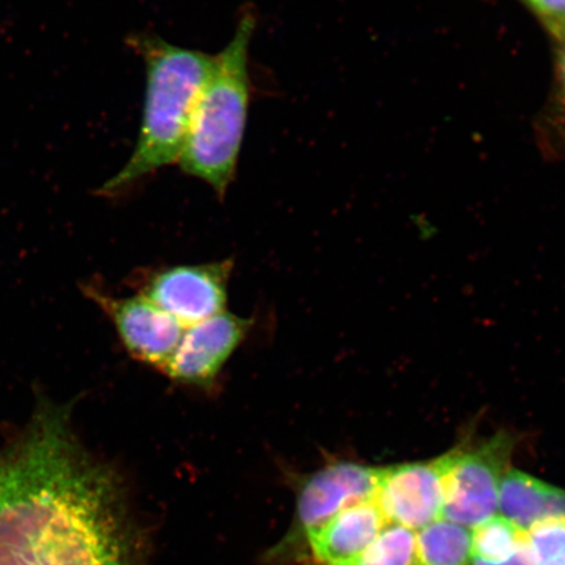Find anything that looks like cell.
Segmentation results:
<instances>
[{
	"instance_id": "cell-1",
	"label": "cell",
	"mask_w": 565,
	"mask_h": 565,
	"mask_svg": "<svg viewBox=\"0 0 565 565\" xmlns=\"http://www.w3.org/2000/svg\"><path fill=\"white\" fill-rule=\"evenodd\" d=\"M40 398L0 449V565H145L115 471Z\"/></svg>"
},
{
	"instance_id": "cell-2",
	"label": "cell",
	"mask_w": 565,
	"mask_h": 565,
	"mask_svg": "<svg viewBox=\"0 0 565 565\" xmlns=\"http://www.w3.org/2000/svg\"><path fill=\"white\" fill-rule=\"evenodd\" d=\"M146 66L143 117L129 161L100 193L116 196L179 162L194 105L210 74L214 55L177 46L154 33L127 40Z\"/></svg>"
},
{
	"instance_id": "cell-3",
	"label": "cell",
	"mask_w": 565,
	"mask_h": 565,
	"mask_svg": "<svg viewBox=\"0 0 565 565\" xmlns=\"http://www.w3.org/2000/svg\"><path fill=\"white\" fill-rule=\"evenodd\" d=\"M256 12L243 11L235 34L214 62L196 98L179 164L224 198L235 180L252 98L249 47Z\"/></svg>"
},
{
	"instance_id": "cell-4",
	"label": "cell",
	"mask_w": 565,
	"mask_h": 565,
	"mask_svg": "<svg viewBox=\"0 0 565 565\" xmlns=\"http://www.w3.org/2000/svg\"><path fill=\"white\" fill-rule=\"evenodd\" d=\"M514 447L513 435L500 430L471 447L459 444L449 450L441 519L471 529L497 515Z\"/></svg>"
},
{
	"instance_id": "cell-5",
	"label": "cell",
	"mask_w": 565,
	"mask_h": 565,
	"mask_svg": "<svg viewBox=\"0 0 565 565\" xmlns=\"http://www.w3.org/2000/svg\"><path fill=\"white\" fill-rule=\"evenodd\" d=\"M384 469L338 459L309 475L292 476L294 520L278 545H291L344 508L374 499Z\"/></svg>"
},
{
	"instance_id": "cell-6",
	"label": "cell",
	"mask_w": 565,
	"mask_h": 565,
	"mask_svg": "<svg viewBox=\"0 0 565 565\" xmlns=\"http://www.w3.org/2000/svg\"><path fill=\"white\" fill-rule=\"evenodd\" d=\"M232 260L174 266L151 275L140 295L188 329L225 312Z\"/></svg>"
},
{
	"instance_id": "cell-7",
	"label": "cell",
	"mask_w": 565,
	"mask_h": 565,
	"mask_svg": "<svg viewBox=\"0 0 565 565\" xmlns=\"http://www.w3.org/2000/svg\"><path fill=\"white\" fill-rule=\"evenodd\" d=\"M83 292L110 318L134 359L161 372L166 369L185 333L174 317L140 294L113 298L89 285L83 287Z\"/></svg>"
},
{
	"instance_id": "cell-8",
	"label": "cell",
	"mask_w": 565,
	"mask_h": 565,
	"mask_svg": "<svg viewBox=\"0 0 565 565\" xmlns=\"http://www.w3.org/2000/svg\"><path fill=\"white\" fill-rule=\"evenodd\" d=\"M447 454L384 469L376 501L387 524L418 530L441 519Z\"/></svg>"
},
{
	"instance_id": "cell-9",
	"label": "cell",
	"mask_w": 565,
	"mask_h": 565,
	"mask_svg": "<svg viewBox=\"0 0 565 565\" xmlns=\"http://www.w3.org/2000/svg\"><path fill=\"white\" fill-rule=\"evenodd\" d=\"M252 327V320L227 310L193 324L162 373L180 385L211 387Z\"/></svg>"
},
{
	"instance_id": "cell-10",
	"label": "cell",
	"mask_w": 565,
	"mask_h": 565,
	"mask_svg": "<svg viewBox=\"0 0 565 565\" xmlns=\"http://www.w3.org/2000/svg\"><path fill=\"white\" fill-rule=\"evenodd\" d=\"M499 512L522 532L543 520H565V490L511 468L501 482Z\"/></svg>"
},
{
	"instance_id": "cell-11",
	"label": "cell",
	"mask_w": 565,
	"mask_h": 565,
	"mask_svg": "<svg viewBox=\"0 0 565 565\" xmlns=\"http://www.w3.org/2000/svg\"><path fill=\"white\" fill-rule=\"evenodd\" d=\"M471 529L440 519L416 532V565H471Z\"/></svg>"
},
{
	"instance_id": "cell-12",
	"label": "cell",
	"mask_w": 565,
	"mask_h": 565,
	"mask_svg": "<svg viewBox=\"0 0 565 565\" xmlns=\"http://www.w3.org/2000/svg\"><path fill=\"white\" fill-rule=\"evenodd\" d=\"M525 532L503 515H493L471 529L472 555L477 559L499 563L511 557L524 540Z\"/></svg>"
},
{
	"instance_id": "cell-13",
	"label": "cell",
	"mask_w": 565,
	"mask_h": 565,
	"mask_svg": "<svg viewBox=\"0 0 565 565\" xmlns=\"http://www.w3.org/2000/svg\"><path fill=\"white\" fill-rule=\"evenodd\" d=\"M352 565H416V532L387 524Z\"/></svg>"
},
{
	"instance_id": "cell-14",
	"label": "cell",
	"mask_w": 565,
	"mask_h": 565,
	"mask_svg": "<svg viewBox=\"0 0 565 565\" xmlns=\"http://www.w3.org/2000/svg\"><path fill=\"white\" fill-rule=\"evenodd\" d=\"M525 541L533 565H565V520L536 522Z\"/></svg>"
},
{
	"instance_id": "cell-15",
	"label": "cell",
	"mask_w": 565,
	"mask_h": 565,
	"mask_svg": "<svg viewBox=\"0 0 565 565\" xmlns=\"http://www.w3.org/2000/svg\"><path fill=\"white\" fill-rule=\"evenodd\" d=\"M550 23L559 31L565 20V0H527Z\"/></svg>"
},
{
	"instance_id": "cell-16",
	"label": "cell",
	"mask_w": 565,
	"mask_h": 565,
	"mask_svg": "<svg viewBox=\"0 0 565 565\" xmlns=\"http://www.w3.org/2000/svg\"><path fill=\"white\" fill-rule=\"evenodd\" d=\"M471 565H533L532 557H530L525 536L524 540L520 543L518 550L514 551L511 557H508L504 562L499 563H490L477 559V557H472Z\"/></svg>"
},
{
	"instance_id": "cell-17",
	"label": "cell",
	"mask_w": 565,
	"mask_h": 565,
	"mask_svg": "<svg viewBox=\"0 0 565 565\" xmlns=\"http://www.w3.org/2000/svg\"><path fill=\"white\" fill-rule=\"evenodd\" d=\"M564 39V46L561 52V58H559V73H561V79L565 89V38Z\"/></svg>"
},
{
	"instance_id": "cell-18",
	"label": "cell",
	"mask_w": 565,
	"mask_h": 565,
	"mask_svg": "<svg viewBox=\"0 0 565 565\" xmlns=\"http://www.w3.org/2000/svg\"><path fill=\"white\" fill-rule=\"evenodd\" d=\"M557 33H561L563 35V38H565V20H564V23H563L561 30L557 31Z\"/></svg>"
}]
</instances>
